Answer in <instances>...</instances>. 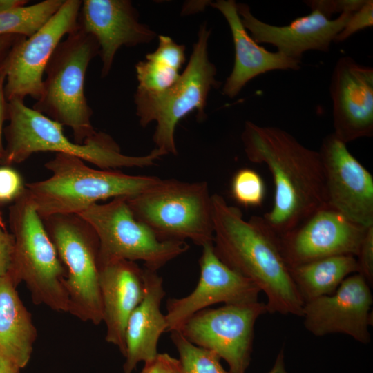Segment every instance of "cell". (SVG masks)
<instances>
[{"mask_svg": "<svg viewBox=\"0 0 373 373\" xmlns=\"http://www.w3.org/2000/svg\"><path fill=\"white\" fill-rule=\"evenodd\" d=\"M21 37H23L18 35L0 36V64L6 58L13 46Z\"/></svg>", "mask_w": 373, "mask_h": 373, "instance_id": "obj_36", "label": "cell"}, {"mask_svg": "<svg viewBox=\"0 0 373 373\" xmlns=\"http://www.w3.org/2000/svg\"><path fill=\"white\" fill-rule=\"evenodd\" d=\"M145 294L128 318L125 331L124 373H133L140 362H149L158 354L161 335L168 331L161 303L165 296L162 278L157 271L143 269Z\"/></svg>", "mask_w": 373, "mask_h": 373, "instance_id": "obj_22", "label": "cell"}, {"mask_svg": "<svg viewBox=\"0 0 373 373\" xmlns=\"http://www.w3.org/2000/svg\"><path fill=\"white\" fill-rule=\"evenodd\" d=\"M25 188L21 175L16 170L7 165L0 167V204L14 202Z\"/></svg>", "mask_w": 373, "mask_h": 373, "instance_id": "obj_30", "label": "cell"}, {"mask_svg": "<svg viewBox=\"0 0 373 373\" xmlns=\"http://www.w3.org/2000/svg\"><path fill=\"white\" fill-rule=\"evenodd\" d=\"M366 0H305L311 10H317L328 19L334 14L353 13L358 10Z\"/></svg>", "mask_w": 373, "mask_h": 373, "instance_id": "obj_31", "label": "cell"}, {"mask_svg": "<svg viewBox=\"0 0 373 373\" xmlns=\"http://www.w3.org/2000/svg\"><path fill=\"white\" fill-rule=\"evenodd\" d=\"M99 52L95 37L79 27L68 34L50 57L41 96L32 106L37 112L70 127L77 144L97 132L91 123L93 111L84 93V82L89 63Z\"/></svg>", "mask_w": 373, "mask_h": 373, "instance_id": "obj_6", "label": "cell"}, {"mask_svg": "<svg viewBox=\"0 0 373 373\" xmlns=\"http://www.w3.org/2000/svg\"><path fill=\"white\" fill-rule=\"evenodd\" d=\"M128 202L136 219L161 240L213 243L212 200L205 181L160 179Z\"/></svg>", "mask_w": 373, "mask_h": 373, "instance_id": "obj_8", "label": "cell"}, {"mask_svg": "<svg viewBox=\"0 0 373 373\" xmlns=\"http://www.w3.org/2000/svg\"><path fill=\"white\" fill-rule=\"evenodd\" d=\"M8 218L14 247L8 272L15 283L26 284L35 304L68 312L66 269L26 188Z\"/></svg>", "mask_w": 373, "mask_h": 373, "instance_id": "obj_5", "label": "cell"}, {"mask_svg": "<svg viewBox=\"0 0 373 373\" xmlns=\"http://www.w3.org/2000/svg\"><path fill=\"white\" fill-rule=\"evenodd\" d=\"M10 274L0 276V354L21 369L29 362L37 332Z\"/></svg>", "mask_w": 373, "mask_h": 373, "instance_id": "obj_23", "label": "cell"}, {"mask_svg": "<svg viewBox=\"0 0 373 373\" xmlns=\"http://www.w3.org/2000/svg\"><path fill=\"white\" fill-rule=\"evenodd\" d=\"M184 373H231L224 369L214 352L188 341L180 331L171 332Z\"/></svg>", "mask_w": 373, "mask_h": 373, "instance_id": "obj_27", "label": "cell"}, {"mask_svg": "<svg viewBox=\"0 0 373 373\" xmlns=\"http://www.w3.org/2000/svg\"><path fill=\"white\" fill-rule=\"evenodd\" d=\"M66 271L68 312L95 325L103 322L99 289V242L93 227L77 214L43 220Z\"/></svg>", "mask_w": 373, "mask_h": 373, "instance_id": "obj_9", "label": "cell"}, {"mask_svg": "<svg viewBox=\"0 0 373 373\" xmlns=\"http://www.w3.org/2000/svg\"><path fill=\"white\" fill-rule=\"evenodd\" d=\"M185 60L184 45L178 44L168 36L160 35L157 49L135 66L137 89L155 93L169 88L178 79L179 70Z\"/></svg>", "mask_w": 373, "mask_h": 373, "instance_id": "obj_25", "label": "cell"}, {"mask_svg": "<svg viewBox=\"0 0 373 373\" xmlns=\"http://www.w3.org/2000/svg\"><path fill=\"white\" fill-rule=\"evenodd\" d=\"M372 303L370 285L355 273L333 294L305 303L301 317L305 329L314 336L342 334L367 344L371 340Z\"/></svg>", "mask_w": 373, "mask_h": 373, "instance_id": "obj_14", "label": "cell"}, {"mask_svg": "<svg viewBox=\"0 0 373 373\" xmlns=\"http://www.w3.org/2000/svg\"><path fill=\"white\" fill-rule=\"evenodd\" d=\"M213 249L231 269L266 295L267 312L302 316L303 301L283 255L279 236L262 216L248 220L218 194L211 195Z\"/></svg>", "mask_w": 373, "mask_h": 373, "instance_id": "obj_2", "label": "cell"}, {"mask_svg": "<svg viewBox=\"0 0 373 373\" xmlns=\"http://www.w3.org/2000/svg\"><path fill=\"white\" fill-rule=\"evenodd\" d=\"M202 247L199 260L200 276L195 288L182 298L166 301L168 331H181L186 321L210 305L257 302L260 289L229 268L216 254L213 243Z\"/></svg>", "mask_w": 373, "mask_h": 373, "instance_id": "obj_15", "label": "cell"}, {"mask_svg": "<svg viewBox=\"0 0 373 373\" xmlns=\"http://www.w3.org/2000/svg\"><path fill=\"white\" fill-rule=\"evenodd\" d=\"M14 247V238L0 224V276L8 273L10 269Z\"/></svg>", "mask_w": 373, "mask_h": 373, "instance_id": "obj_35", "label": "cell"}, {"mask_svg": "<svg viewBox=\"0 0 373 373\" xmlns=\"http://www.w3.org/2000/svg\"><path fill=\"white\" fill-rule=\"evenodd\" d=\"M138 17L128 0L82 1L78 27L94 37L99 44L102 77L108 75L122 46L149 43L155 37V32L140 23Z\"/></svg>", "mask_w": 373, "mask_h": 373, "instance_id": "obj_19", "label": "cell"}, {"mask_svg": "<svg viewBox=\"0 0 373 373\" xmlns=\"http://www.w3.org/2000/svg\"><path fill=\"white\" fill-rule=\"evenodd\" d=\"M95 231L99 242V260L122 259L142 261L157 271L187 251L186 241L161 240L133 215L127 198L94 204L77 214Z\"/></svg>", "mask_w": 373, "mask_h": 373, "instance_id": "obj_10", "label": "cell"}, {"mask_svg": "<svg viewBox=\"0 0 373 373\" xmlns=\"http://www.w3.org/2000/svg\"><path fill=\"white\" fill-rule=\"evenodd\" d=\"M372 26L373 1L366 0L358 10L352 14L346 25L334 38V42H343L354 34Z\"/></svg>", "mask_w": 373, "mask_h": 373, "instance_id": "obj_29", "label": "cell"}, {"mask_svg": "<svg viewBox=\"0 0 373 373\" xmlns=\"http://www.w3.org/2000/svg\"><path fill=\"white\" fill-rule=\"evenodd\" d=\"M52 175L26 184L42 220L56 214H79L98 201L135 196L158 182L153 175H131L117 169H95L82 159L56 153L45 164Z\"/></svg>", "mask_w": 373, "mask_h": 373, "instance_id": "obj_4", "label": "cell"}, {"mask_svg": "<svg viewBox=\"0 0 373 373\" xmlns=\"http://www.w3.org/2000/svg\"><path fill=\"white\" fill-rule=\"evenodd\" d=\"M367 227L325 206L279 236L280 249L289 267L332 256H356Z\"/></svg>", "mask_w": 373, "mask_h": 373, "instance_id": "obj_16", "label": "cell"}, {"mask_svg": "<svg viewBox=\"0 0 373 373\" xmlns=\"http://www.w3.org/2000/svg\"><path fill=\"white\" fill-rule=\"evenodd\" d=\"M230 192L239 204L245 207H259L265 196V184L260 175L255 170L242 168L232 177Z\"/></svg>", "mask_w": 373, "mask_h": 373, "instance_id": "obj_28", "label": "cell"}, {"mask_svg": "<svg viewBox=\"0 0 373 373\" xmlns=\"http://www.w3.org/2000/svg\"><path fill=\"white\" fill-rule=\"evenodd\" d=\"M140 373H184L179 359L167 353H158L151 361L144 363Z\"/></svg>", "mask_w": 373, "mask_h": 373, "instance_id": "obj_33", "label": "cell"}, {"mask_svg": "<svg viewBox=\"0 0 373 373\" xmlns=\"http://www.w3.org/2000/svg\"><path fill=\"white\" fill-rule=\"evenodd\" d=\"M211 30L201 25L188 64L177 82L161 92L137 89L134 99L140 124L144 127L153 121L157 126L153 136L155 149L164 155H177L175 131L178 122L196 111L198 119L204 118L209 91L220 85L216 68L209 60L207 46Z\"/></svg>", "mask_w": 373, "mask_h": 373, "instance_id": "obj_7", "label": "cell"}, {"mask_svg": "<svg viewBox=\"0 0 373 373\" xmlns=\"http://www.w3.org/2000/svg\"><path fill=\"white\" fill-rule=\"evenodd\" d=\"M249 160L264 164L274 184L272 209L262 219L278 236L325 207L323 166L318 151L285 130L246 121L241 135Z\"/></svg>", "mask_w": 373, "mask_h": 373, "instance_id": "obj_1", "label": "cell"}, {"mask_svg": "<svg viewBox=\"0 0 373 373\" xmlns=\"http://www.w3.org/2000/svg\"><path fill=\"white\" fill-rule=\"evenodd\" d=\"M21 370L17 363L0 354V373H19Z\"/></svg>", "mask_w": 373, "mask_h": 373, "instance_id": "obj_37", "label": "cell"}, {"mask_svg": "<svg viewBox=\"0 0 373 373\" xmlns=\"http://www.w3.org/2000/svg\"><path fill=\"white\" fill-rule=\"evenodd\" d=\"M99 282L105 339L124 356L128 318L145 294L143 269L135 262L122 259L100 262Z\"/></svg>", "mask_w": 373, "mask_h": 373, "instance_id": "obj_20", "label": "cell"}, {"mask_svg": "<svg viewBox=\"0 0 373 373\" xmlns=\"http://www.w3.org/2000/svg\"><path fill=\"white\" fill-rule=\"evenodd\" d=\"M334 134L345 144L373 135V68L350 56L336 61L330 79Z\"/></svg>", "mask_w": 373, "mask_h": 373, "instance_id": "obj_17", "label": "cell"}, {"mask_svg": "<svg viewBox=\"0 0 373 373\" xmlns=\"http://www.w3.org/2000/svg\"><path fill=\"white\" fill-rule=\"evenodd\" d=\"M82 1L64 0L50 19L30 37H21L6 58L7 101L40 97L46 68L65 35L78 28Z\"/></svg>", "mask_w": 373, "mask_h": 373, "instance_id": "obj_12", "label": "cell"}, {"mask_svg": "<svg viewBox=\"0 0 373 373\" xmlns=\"http://www.w3.org/2000/svg\"><path fill=\"white\" fill-rule=\"evenodd\" d=\"M325 204L363 227L373 224V177L332 133L322 141Z\"/></svg>", "mask_w": 373, "mask_h": 373, "instance_id": "obj_13", "label": "cell"}, {"mask_svg": "<svg viewBox=\"0 0 373 373\" xmlns=\"http://www.w3.org/2000/svg\"><path fill=\"white\" fill-rule=\"evenodd\" d=\"M267 312L265 303L259 301L206 308L191 316L180 332L193 344L224 359L231 373H246L255 323Z\"/></svg>", "mask_w": 373, "mask_h": 373, "instance_id": "obj_11", "label": "cell"}, {"mask_svg": "<svg viewBox=\"0 0 373 373\" xmlns=\"http://www.w3.org/2000/svg\"><path fill=\"white\" fill-rule=\"evenodd\" d=\"M236 8L242 23L256 43L271 44L277 52L299 61L308 50L328 52L352 14L343 13L332 19L317 10H311L287 25L275 26L256 18L246 3H236Z\"/></svg>", "mask_w": 373, "mask_h": 373, "instance_id": "obj_18", "label": "cell"}, {"mask_svg": "<svg viewBox=\"0 0 373 373\" xmlns=\"http://www.w3.org/2000/svg\"><path fill=\"white\" fill-rule=\"evenodd\" d=\"M27 2L25 0H0V12L25 6Z\"/></svg>", "mask_w": 373, "mask_h": 373, "instance_id": "obj_39", "label": "cell"}, {"mask_svg": "<svg viewBox=\"0 0 373 373\" xmlns=\"http://www.w3.org/2000/svg\"><path fill=\"white\" fill-rule=\"evenodd\" d=\"M304 304L333 294L349 276L357 273L356 257L337 255L289 267Z\"/></svg>", "mask_w": 373, "mask_h": 373, "instance_id": "obj_24", "label": "cell"}, {"mask_svg": "<svg viewBox=\"0 0 373 373\" xmlns=\"http://www.w3.org/2000/svg\"><path fill=\"white\" fill-rule=\"evenodd\" d=\"M355 257L357 273L361 275L372 287L373 284V224L367 228Z\"/></svg>", "mask_w": 373, "mask_h": 373, "instance_id": "obj_32", "label": "cell"}, {"mask_svg": "<svg viewBox=\"0 0 373 373\" xmlns=\"http://www.w3.org/2000/svg\"><path fill=\"white\" fill-rule=\"evenodd\" d=\"M284 350L282 348L278 352L273 367L267 373H289L285 365Z\"/></svg>", "mask_w": 373, "mask_h": 373, "instance_id": "obj_38", "label": "cell"}, {"mask_svg": "<svg viewBox=\"0 0 373 373\" xmlns=\"http://www.w3.org/2000/svg\"><path fill=\"white\" fill-rule=\"evenodd\" d=\"M64 0H45L0 12V36L30 37L58 11Z\"/></svg>", "mask_w": 373, "mask_h": 373, "instance_id": "obj_26", "label": "cell"}, {"mask_svg": "<svg viewBox=\"0 0 373 373\" xmlns=\"http://www.w3.org/2000/svg\"><path fill=\"white\" fill-rule=\"evenodd\" d=\"M23 100L8 102L9 124L3 129L6 140L5 165L21 163L39 152H55L76 156L100 169L152 166L164 155L154 149L144 156L124 155L107 133L96 132L83 144L70 141L62 125L27 106Z\"/></svg>", "mask_w": 373, "mask_h": 373, "instance_id": "obj_3", "label": "cell"}, {"mask_svg": "<svg viewBox=\"0 0 373 373\" xmlns=\"http://www.w3.org/2000/svg\"><path fill=\"white\" fill-rule=\"evenodd\" d=\"M210 5L225 18L234 44V65L223 86V95L233 98L249 81L269 71L300 69L301 61L269 51L251 38L242 23L235 1L218 0Z\"/></svg>", "mask_w": 373, "mask_h": 373, "instance_id": "obj_21", "label": "cell"}, {"mask_svg": "<svg viewBox=\"0 0 373 373\" xmlns=\"http://www.w3.org/2000/svg\"><path fill=\"white\" fill-rule=\"evenodd\" d=\"M6 78V59L0 64V164L5 165L6 151L3 144V125L8 119V101L6 98L4 86Z\"/></svg>", "mask_w": 373, "mask_h": 373, "instance_id": "obj_34", "label": "cell"}]
</instances>
